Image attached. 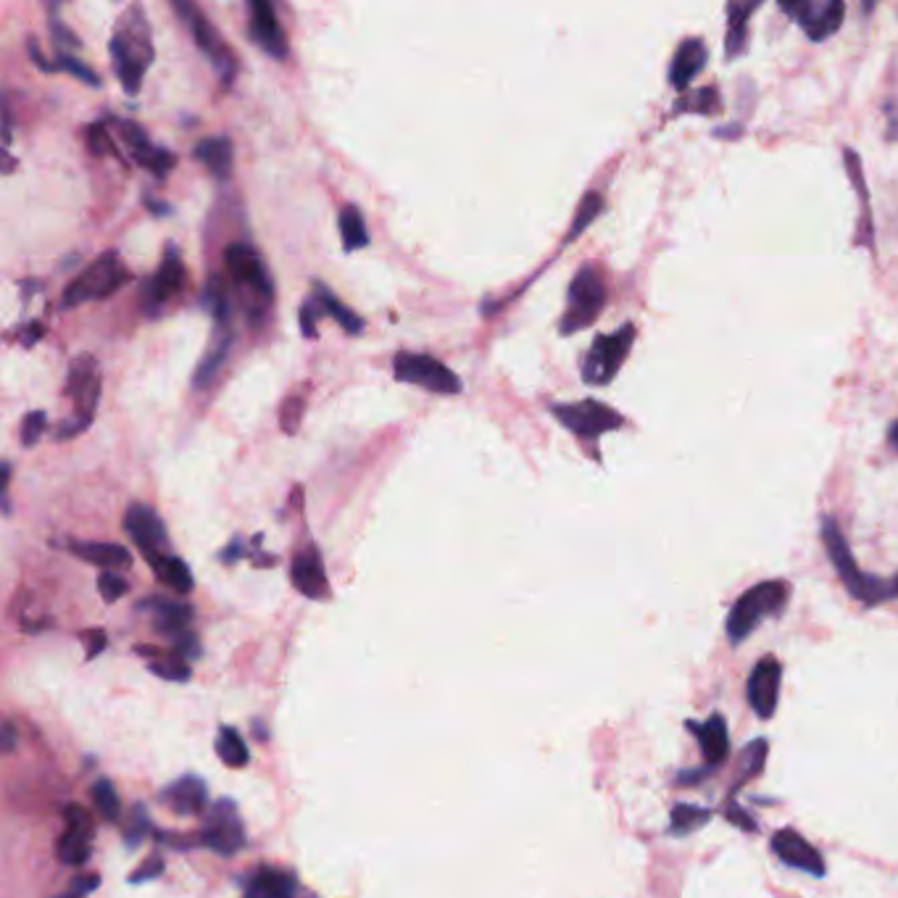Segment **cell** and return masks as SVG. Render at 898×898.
Wrapping results in <instances>:
<instances>
[{
	"label": "cell",
	"mask_w": 898,
	"mask_h": 898,
	"mask_svg": "<svg viewBox=\"0 0 898 898\" xmlns=\"http://www.w3.org/2000/svg\"><path fill=\"white\" fill-rule=\"evenodd\" d=\"M109 53L113 72L122 82L126 95H137L143 87V77L156 59L154 32H150L148 16L141 5H130L113 24V35L109 43Z\"/></svg>",
	"instance_id": "cell-1"
},
{
	"label": "cell",
	"mask_w": 898,
	"mask_h": 898,
	"mask_svg": "<svg viewBox=\"0 0 898 898\" xmlns=\"http://www.w3.org/2000/svg\"><path fill=\"white\" fill-rule=\"evenodd\" d=\"M822 543H825L827 556H830L833 567H836L838 578L844 580L846 591L853 598H859L867 606H875L898 596V574L890 580H883L875 578V574L862 572V567L853 559L849 543H846L844 533H840L838 522L830 520V517H825V522H822Z\"/></svg>",
	"instance_id": "cell-2"
},
{
	"label": "cell",
	"mask_w": 898,
	"mask_h": 898,
	"mask_svg": "<svg viewBox=\"0 0 898 898\" xmlns=\"http://www.w3.org/2000/svg\"><path fill=\"white\" fill-rule=\"evenodd\" d=\"M227 280L238 288L245 314L251 319H264L275 299V284L269 280V271L258 251L248 243H232L225 251Z\"/></svg>",
	"instance_id": "cell-3"
},
{
	"label": "cell",
	"mask_w": 898,
	"mask_h": 898,
	"mask_svg": "<svg viewBox=\"0 0 898 898\" xmlns=\"http://www.w3.org/2000/svg\"><path fill=\"white\" fill-rule=\"evenodd\" d=\"M63 390L72 398L74 420L63 422V425L56 429V440L74 438V435L85 433V429L93 425L95 409H98L100 393H104V375H100V364L95 362V356H90V353H80V356L72 359L66 375V388Z\"/></svg>",
	"instance_id": "cell-4"
},
{
	"label": "cell",
	"mask_w": 898,
	"mask_h": 898,
	"mask_svg": "<svg viewBox=\"0 0 898 898\" xmlns=\"http://www.w3.org/2000/svg\"><path fill=\"white\" fill-rule=\"evenodd\" d=\"M609 301V284L598 264H583L574 271L567 290V308L561 314V335H574L591 327Z\"/></svg>",
	"instance_id": "cell-5"
},
{
	"label": "cell",
	"mask_w": 898,
	"mask_h": 898,
	"mask_svg": "<svg viewBox=\"0 0 898 898\" xmlns=\"http://www.w3.org/2000/svg\"><path fill=\"white\" fill-rule=\"evenodd\" d=\"M788 596L790 587L788 583H782V580H764V583L749 587V591L736 600L730 615H727L725 628L730 641L738 646V643H743L745 638L762 624L764 617L780 615V611L786 609Z\"/></svg>",
	"instance_id": "cell-6"
},
{
	"label": "cell",
	"mask_w": 898,
	"mask_h": 898,
	"mask_svg": "<svg viewBox=\"0 0 898 898\" xmlns=\"http://www.w3.org/2000/svg\"><path fill=\"white\" fill-rule=\"evenodd\" d=\"M132 280V271L113 251L100 253L98 258L63 288L61 308H77L82 303L106 301Z\"/></svg>",
	"instance_id": "cell-7"
},
{
	"label": "cell",
	"mask_w": 898,
	"mask_h": 898,
	"mask_svg": "<svg viewBox=\"0 0 898 898\" xmlns=\"http://www.w3.org/2000/svg\"><path fill=\"white\" fill-rule=\"evenodd\" d=\"M635 325L628 321L611 335H598L593 345L587 348L583 362V379L587 385H609L619 375L624 359L630 356L635 343Z\"/></svg>",
	"instance_id": "cell-8"
},
{
	"label": "cell",
	"mask_w": 898,
	"mask_h": 898,
	"mask_svg": "<svg viewBox=\"0 0 898 898\" xmlns=\"http://www.w3.org/2000/svg\"><path fill=\"white\" fill-rule=\"evenodd\" d=\"M172 5L177 14L182 16V22L187 24V29L193 32V40H195V46L201 48V53L214 63V69L219 72L221 82H225V85H232L238 77V59H235V53L227 48V43L221 40L217 27L208 22L204 11H201L193 0H174Z\"/></svg>",
	"instance_id": "cell-9"
},
{
	"label": "cell",
	"mask_w": 898,
	"mask_h": 898,
	"mask_svg": "<svg viewBox=\"0 0 898 898\" xmlns=\"http://www.w3.org/2000/svg\"><path fill=\"white\" fill-rule=\"evenodd\" d=\"M393 375L398 383L416 385V388L427 390V393L459 396L461 390H464L461 388V379L457 372L448 369L446 364L438 362L435 356H429V353H396Z\"/></svg>",
	"instance_id": "cell-10"
},
{
	"label": "cell",
	"mask_w": 898,
	"mask_h": 898,
	"mask_svg": "<svg viewBox=\"0 0 898 898\" xmlns=\"http://www.w3.org/2000/svg\"><path fill=\"white\" fill-rule=\"evenodd\" d=\"M551 414L561 422V427L591 442L598 440L600 435L624 427V416L596 398H585L578 403H554Z\"/></svg>",
	"instance_id": "cell-11"
},
{
	"label": "cell",
	"mask_w": 898,
	"mask_h": 898,
	"mask_svg": "<svg viewBox=\"0 0 898 898\" xmlns=\"http://www.w3.org/2000/svg\"><path fill=\"white\" fill-rule=\"evenodd\" d=\"M201 844L219 857H232L245 846L243 820L230 799H221L208 809L204 827H201Z\"/></svg>",
	"instance_id": "cell-12"
},
{
	"label": "cell",
	"mask_w": 898,
	"mask_h": 898,
	"mask_svg": "<svg viewBox=\"0 0 898 898\" xmlns=\"http://www.w3.org/2000/svg\"><path fill=\"white\" fill-rule=\"evenodd\" d=\"M185 280H187L185 264H182V256L172 245V248H167V253H163V262H161V267L156 269V275L143 284V293H141L143 312L156 319V316L163 312V306L182 293Z\"/></svg>",
	"instance_id": "cell-13"
},
{
	"label": "cell",
	"mask_w": 898,
	"mask_h": 898,
	"mask_svg": "<svg viewBox=\"0 0 898 898\" xmlns=\"http://www.w3.org/2000/svg\"><path fill=\"white\" fill-rule=\"evenodd\" d=\"M124 530L126 535L132 537V543L141 548L145 561H150V565H156L158 559L169 556L167 527H163L161 517H158L150 506L132 503L124 514Z\"/></svg>",
	"instance_id": "cell-14"
},
{
	"label": "cell",
	"mask_w": 898,
	"mask_h": 898,
	"mask_svg": "<svg viewBox=\"0 0 898 898\" xmlns=\"http://www.w3.org/2000/svg\"><path fill=\"white\" fill-rule=\"evenodd\" d=\"M780 11L793 16L814 43L827 40L833 32H838L846 16V5L840 0H796V3L782 0Z\"/></svg>",
	"instance_id": "cell-15"
},
{
	"label": "cell",
	"mask_w": 898,
	"mask_h": 898,
	"mask_svg": "<svg viewBox=\"0 0 898 898\" xmlns=\"http://www.w3.org/2000/svg\"><path fill=\"white\" fill-rule=\"evenodd\" d=\"M113 124H117L119 137H122L126 154L132 156V161L141 163L143 169H148L156 180H167L169 172H172L177 163V156L172 154V150L158 148V145L150 143L148 132H145L141 124L126 122V119H113Z\"/></svg>",
	"instance_id": "cell-16"
},
{
	"label": "cell",
	"mask_w": 898,
	"mask_h": 898,
	"mask_svg": "<svg viewBox=\"0 0 898 898\" xmlns=\"http://www.w3.org/2000/svg\"><path fill=\"white\" fill-rule=\"evenodd\" d=\"M251 11V37L256 40V46L264 50V53L271 56V59L282 61L288 59V35H284L280 19L275 14V5H269L267 0H251L248 3Z\"/></svg>",
	"instance_id": "cell-17"
},
{
	"label": "cell",
	"mask_w": 898,
	"mask_h": 898,
	"mask_svg": "<svg viewBox=\"0 0 898 898\" xmlns=\"http://www.w3.org/2000/svg\"><path fill=\"white\" fill-rule=\"evenodd\" d=\"M782 669L775 656L759 659L749 678V704L756 712V717L769 719L777 709V695H780Z\"/></svg>",
	"instance_id": "cell-18"
},
{
	"label": "cell",
	"mask_w": 898,
	"mask_h": 898,
	"mask_svg": "<svg viewBox=\"0 0 898 898\" xmlns=\"http://www.w3.org/2000/svg\"><path fill=\"white\" fill-rule=\"evenodd\" d=\"M290 580H293L295 591L303 593L306 598L321 600L330 596L325 561H321V554L316 551V546H308L301 554H295L293 567H290Z\"/></svg>",
	"instance_id": "cell-19"
},
{
	"label": "cell",
	"mask_w": 898,
	"mask_h": 898,
	"mask_svg": "<svg viewBox=\"0 0 898 898\" xmlns=\"http://www.w3.org/2000/svg\"><path fill=\"white\" fill-rule=\"evenodd\" d=\"M773 849L777 857L782 859V862L790 864V867L796 870H804L809 875L814 877H822L825 875V862H822L820 851L814 849L809 840H804L796 830H790V827H782L780 833H775L773 836Z\"/></svg>",
	"instance_id": "cell-20"
},
{
	"label": "cell",
	"mask_w": 898,
	"mask_h": 898,
	"mask_svg": "<svg viewBox=\"0 0 898 898\" xmlns=\"http://www.w3.org/2000/svg\"><path fill=\"white\" fill-rule=\"evenodd\" d=\"M706 56H709V50H706L701 37H688V40H682L678 50H675L672 63H669V85L678 93L691 90V82L704 72Z\"/></svg>",
	"instance_id": "cell-21"
},
{
	"label": "cell",
	"mask_w": 898,
	"mask_h": 898,
	"mask_svg": "<svg viewBox=\"0 0 898 898\" xmlns=\"http://www.w3.org/2000/svg\"><path fill=\"white\" fill-rule=\"evenodd\" d=\"M161 801L172 809L174 814H180V817H190V814L206 812V806H208L206 782L195 775L180 777V780H174L172 786L163 788Z\"/></svg>",
	"instance_id": "cell-22"
},
{
	"label": "cell",
	"mask_w": 898,
	"mask_h": 898,
	"mask_svg": "<svg viewBox=\"0 0 898 898\" xmlns=\"http://www.w3.org/2000/svg\"><path fill=\"white\" fill-rule=\"evenodd\" d=\"M245 898H301V885L280 867H258L245 883Z\"/></svg>",
	"instance_id": "cell-23"
},
{
	"label": "cell",
	"mask_w": 898,
	"mask_h": 898,
	"mask_svg": "<svg viewBox=\"0 0 898 898\" xmlns=\"http://www.w3.org/2000/svg\"><path fill=\"white\" fill-rule=\"evenodd\" d=\"M145 609H150V617H154V628L161 632V635L172 638L177 641L180 635L190 632V622H193V609L187 604H180V600H167V598H150L145 600Z\"/></svg>",
	"instance_id": "cell-24"
},
{
	"label": "cell",
	"mask_w": 898,
	"mask_h": 898,
	"mask_svg": "<svg viewBox=\"0 0 898 898\" xmlns=\"http://www.w3.org/2000/svg\"><path fill=\"white\" fill-rule=\"evenodd\" d=\"M688 727L693 730V736L699 738L701 754H704L706 764L709 767H719V764L727 759V751H730V736H727V725L719 714H712L706 723H688Z\"/></svg>",
	"instance_id": "cell-25"
},
{
	"label": "cell",
	"mask_w": 898,
	"mask_h": 898,
	"mask_svg": "<svg viewBox=\"0 0 898 898\" xmlns=\"http://www.w3.org/2000/svg\"><path fill=\"white\" fill-rule=\"evenodd\" d=\"M193 156L198 158L201 163L211 172V177H217L219 182L230 180L232 177V161H235V148H232V141L227 135H214L204 137L198 145H195Z\"/></svg>",
	"instance_id": "cell-26"
},
{
	"label": "cell",
	"mask_w": 898,
	"mask_h": 898,
	"mask_svg": "<svg viewBox=\"0 0 898 898\" xmlns=\"http://www.w3.org/2000/svg\"><path fill=\"white\" fill-rule=\"evenodd\" d=\"M69 551L80 556L87 565L100 567L104 572H113V569H124L132 565V554L119 543H69Z\"/></svg>",
	"instance_id": "cell-27"
},
{
	"label": "cell",
	"mask_w": 898,
	"mask_h": 898,
	"mask_svg": "<svg viewBox=\"0 0 898 898\" xmlns=\"http://www.w3.org/2000/svg\"><path fill=\"white\" fill-rule=\"evenodd\" d=\"M762 9V3H730L727 5V35H725V56L736 59L745 50L749 43V19L754 11Z\"/></svg>",
	"instance_id": "cell-28"
},
{
	"label": "cell",
	"mask_w": 898,
	"mask_h": 898,
	"mask_svg": "<svg viewBox=\"0 0 898 898\" xmlns=\"http://www.w3.org/2000/svg\"><path fill=\"white\" fill-rule=\"evenodd\" d=\"M230 348H232V332L227 330V327H221V330H217V338L211 340V345H208V351L204 353V359H201L198 369H195V377H193L195 388L204 390L214 383V379H217L219 369L225 366L227 356H230Z\"/></svg>",
	"instance_id": "cell-29"
},
{
	"label": "cell",
	"mask_w": 898,
	"mask_h": 898,
	"mask_svg": "<svg viewBox=\"0 0 898 898\" xmlns=\"http://www.w3.org/2000/svg\"><path fill=\"white\" fill-rule=\"evenodd\" d=\"M29 56H32V61L37 63V69H40V72H48V74H56V72H66V74H72V77H77L80 82H85V85H90V87H100V77H98V72H93L90 66H87L85 61H80V59H74V56H59V59L56 61H48L46 56H40L37 53V46H35V40H29Z\"/></svg>",
	"instance_id": "cell-30"
},
{
	"label": "cell",
	"mask_w": 898,
	"mask_h": 898,
	"mask_svg": "<svg viewBox=\"0 0 898 898\" xmlns=\"http://www.w3.org/2000/svg\"><path fill=\"white\" fill-rule=\"evenodd\" d=\"M201 303L208 314L214 316V325L217 330L227 327V319H230L232 312V299H230V280L225 275H211L204 284V295H201Z\"/></svg>",
	"instance_id": "cell-31"
},
{
	"label": "cell",
	"mask_w": 898,
	"mask_h": 898,
	"mask_svg": "<svg viewBox=\"0 0 898 898\" xmlns=\"http://www.w3.org/2000/svg\"><path fill=\"white\" fill-rule=\"evenodd\" d=\"M312 295H314L316 301L321 303V308H325V314H330L332 319L338 321V325L343 327V330H345L348 335H362V332H364V319H362V316L353 312V308H348L345 303L340 301L338 295H335L325 282H314Z\"/></svg>",
	"instance_id": "cell-32"
},
{
	"label": "cell",
	"mask_w": 898,
	"mask_h": 898,
	"mask_svg": "<svg viewBox=\"0 0 898 898\" xmlns=\"http://www.w3.org/2000/svg\"><path fill=\"white\" fill-rule=\"evenodd\" d=\"M137 654L148 659V669L161 680H172V682H185L190 680V667L182 656L167 654V651L158 648H137Z\"/></svg>",
	"instance_id": "cell-33"
},
{
	"label": "cell",
	"mask_w": 898,
	"mask_h": 898,
	"mask_svg": "<svg viewBox=\"0 0 898 898\" xmlns=\"http://www.w3.org/2000/svg\"><path fill=\"white\" fill-rule=\"evenodd\" d=\"M150 567H154L156 578L161 580L167 587H172L174 593H180V596H185V593L193 591V572H190V567L180 559V556L169 554Z\"/></svg>",
	"instance_id": "cell-34"
},
{
	"label": "cell",
	"mask_w": 898,
	"mask_h": 898,
	"mask_svg": "<svg viewBox=\"0 0 898 898\" xmlns=\"http://www.w3.org/2000/svg\"><path fill=\"white\" fill-rule=\"evenodd\" d=\"M340 238H343V248L351 253V251H362L369 245V230H366V221H364V214L359 211L356 206H345L343 211H340Z\"/></svg>",
	"instance_id": "cell-35"
},
{
	"label": "cell",
	"mask_w": 898,
	"mask_h": 898,
	"mask_svg": "<svg viewBox=\"0 0 898 898\" xmlns=\"http://www.w3.org/2000/svg\"><path fill=\"white\" fill-rule=\"evenodd\" d=\"M217 754L227 767H245L251 762V751L245 745L243 736L230 725H221L219 736H217Z\"/></svg>",
	"instance_id": "cell-36"
},
{
	"label": "cell",
	"mask_w": 898,
	"mask_h": 898,
	"mask_svg": "<svg viewBox=\"0 0 898 898\" xmlns=\"http://www.w3.org/2000/svg\"><path fill=\"white\" fill-rule=\"evenodd\" d=\"M723 111V98H719L717 87H699V90L682 93L675 104V113H712Z\"/></svg>",
	"instance_id": "cell-37"
},
{
	"label": "cell",
	"mask_w": 898,
	"mask_h": 898,
	"mask_svg": "<svg viewBox=\"0 0 898 898\" xmlns=\"http://www.w3.org/2000/svg\"><path fill=\"white\" fill-rule=\"evenodd\" d=\"M90 844L93 836H85V833L77 830H66L59 838V844H56V857H59V862L69 864V867H80V864H85L87 859H90Z\"/></svg>",
	"instance_id": "cell-38"
},
{
	"label": "cell",
	"mask_w": 898,
	"mask_h": 898,
	"mask_svg": "<svg viewBox=\"0 0 898 898\" xmlns=\"http://www.w3.org/2000/svg\"><path fill=\"white\" fill-rule=\"evenodd\" d=\"M604 206H606L604 195L596 193V190H591V193H587L585 198L580 201L578 214H574L572 227H569V232H567V240H574V238L583 235L587 227H591L593 221H596V219L600 217V211H604Z\"/></svg>",
	"instance_id": "cell-39"
},
{
	"label": "cell",
	"mask_w": 898,
	"mask_h": 898,
	"mask_svg": "<svg viewBox=\"0 0 898 898\" xmlns=\"http://www.w3.org/2000/svg\"><path fill=\"white\" fill-rule=\"evenodd\" d=\"M764 762H767V741H754L751 745H745L741 762H738V780L732 790H738L749 780H754L764 769Z\"/></svg>",
	"instance_id": "cell-40"
},
{
	"label": "cell",
	"mask_w": 898,
	"mask_h": 898,
	"mask_svg": "<svg viewBox=\"0 0 898 898\" xmlns=\"http://www.w3.org/2000/svg\"><path fill=\"white\" fill-rule=\"evenodd\" d=\"M712 812L709 809L691 806V804H678L672 812V830L678 836H685V833H693L695 827H701L704 822H709Z\"/></svg>",
	"instance_id": "cell-41"
},
{
	"label": "cell",
	"mask_w": 898,
	"mask_h": 898,
	"mask_svg": "<svg viewBox=\"0 0 898 898\" xmlns=\"http://www.w3.org/2000/svg\"><path fill=\"white\" fill-rule=\"evenodd\" d=\"M93 804L98 809L100 814H104L106 820H117L119 812H122V804H119V796L117 790H113L111 780H98L93 786Z\"/></svg>",
	"instance_id": "cell-42"
},
{
	"label": "cell",
	"mask_w": 898,
	"mask_h": 898,
	"mask_svg": "<svg viewBox=\"0 0 898 898\" xmlns=\"http://www.w3.org/2000/svg\"><path fill=\"white\" fill-rule=\"evenodd\" d=\"M303 411H306V398L301 393H293L284 398L282 403V411H280V425H282V433L284 435H295L301 429V420H303Z\"/></svg>",
	"instance_id": "cell-43"
},
{
	"label": "cell",
	"mask_w": 898,
	"mask_h": 898,
	"mask_svg": "<svg viewBox=\"0 0 898 898\" xmlns=\"http://www.w3.org/2000/svg\"><path fill=\"white\" fill-rule=\"evenodd\" d=\"M321 314H325V308H321V303L314 299H306L301 303V308H299V325H301V332H303V338H308V340H314L316 335H319V319H321Z\"/></svg>",
	"instance_id": "cell-44"
},
{
	"label": "cell",
	"mask_w": 898,
	"mask_h": 898,
	"mask_svg": "<svg viewBox=\"0 0 898 898\" xmlns=\"http://www.w3.org/2000/svg\"><path fill=\"white\" fill-rule=\"evenodd\" d=\"M46 427H48L46 411H29V414L24 416V422H22V442H24V446H27V448L37 446V440L43 438Z\"/></svg>",
	"instance_id": "cell-45"
},
{
	"label": "cell",
	"mask_w": 898,
	"mask_h": 898,
	"mask_svg": "<svg viewBox=\"0 0 898 898\" xmlns=\"http://www.w3.org/2000/svg\"><path fill=\"white\" fill-rule=\"evenodd\" d=\"M87 145H90L93 156H119L117 145H113L109 130L104 124L87 126Z\"/></svg>",
	"instance_id": "cell-46"
},
{
	"label": "cell",
	"mask_w": 898,
	"mask_h": 898,
	"mask_svg": "<svg viewBox=\"0 0 898 898\" xmlns=\"http://www.w3.org/2000/svg\"><path fill=\"white\" fill-rule=\"evenodd\" d=\"M126 591H130V585H126V580L122 578V574H117V572H100V578H98V593H100V596H104V600H109V604H113V600L122 598Z\"/></svg>",
	"instance_id": "cell-47"
},
{
	"label": "cell",
	"mask_w": 898,
	"mask_h": 898,
	"mask_svg": "<svg viewBox=\"0 0 898 898\" xmlns=\"http://www.w3.org/2000/svg\"><path fill=\"white\" fill-rule=\"evenodd\" d=\"M63 820H66V830H77V833H85V836H95L93 817L82 806L69 804L66 812H63Z\"/></svg>",
	"instance_id": "cell-48"
},
{
	"label": "cell",
	"mask_w": 898,
	"mask_h": 898,
	"mask_svg": "<svg viewBox=\"0 0 898 898\" xmlns=\"http://www.w3.org/2000/svg\"><path fill=\"white\" fill-rule=\"evenodd\" d=\"M50 32H53V40L59 43V46H66V48H77L80 46L77 35H74V32L69 29L66 24H61L59 19H50Z\"/></svg>",
	"instance_id": "cell-49"
},
{
	"label": "cell",
	"mask_w": 898,
	"mask_h": 898,
	"mask_svg": "<svg viewBox=\"0 0 898 898\" xmlns=\"http://www.w3.org/2000/svg\"><path fill=\"white\" fill-rule=\"evenodd\" d=\"M145 833H148V820H145L143 809L137 806V809H135V822H132V825L126 827V844L137 846V844H141V838L145 836Z\"/></svg>",
	"instance_id": "cell-50"
},
{
	"label": "cell",
	"mask_w": 898,
	"mask_h": 898,
	"mask_svg": "<svg viewBox=\"0 0 898 898\" xmlns=\"http://www.w3.org/2000/svg\"><path fill=\"white\" fill-rule=\"evenodd\" d=\"M163 872V862L161 859H150V862H145L141 870H135V875L130 877L132 883H145V881H156L158 875Z\"/></svg>",
	"instance_id": "cell-51"
},
{
	"label": "cell",
	"mask_w": 898,
	"mask_h": 898,
	"mask_svg": "<svg viewBox=\"0 0 898 898\" xmlns=\"http://www.w3.org/2000/svg\"><path fill=\"white\" fill-rule=\"evenodd\" d=\"M82 638H87V641H90V651H87V659H95V656H98L100 651L106 648V632H104V630H87Z\"/></svg>",
	"instance_id": "cell-52"
},
{
	"label": "cell",
	"mask_w": 898,
	"mask_h": 898,
	"mask_svg": "<svg viewBox=\"0 0 898 898\" xmlns=\"http://www.w3.org/2000/svg\"><path fill=\"white\" fill-rule=\"evenodd\" d=\"M100 885V877L98 875H80L77 881L72 883V890L74 894H80L82 898H85L87 894H90V890H95Z\"/></svg>",
	"instance_id": "cell-53"
},
{
	"label": "cell",
	"mask_w": 898,
	"mask_h": 898,
	"mask_svg": "<svg viewBox=\"0 0 898 898\" xmlns=\"http://www.w3.org/2000/svg\"><path fill=\"white\" fill-rule=\"evenodd\" d=\"M143 204H145V208H148L150 214H154V217H169V214H172V206L163 204V201L150 198V195H145Z\"/></svg>",
	"instance_id": "cell-54"
},
{
	"label": "cell",
	"mask_w": 898,
	"mask_h": 898,
	"mask_svg": "<svg viewBox=\"0 0 898 898\" xmlns=\"http://www.w3.org/2000/svg\"><path fill=\"white\" fill-rule=\"evenodd\" d=\"M40 338H43V325H37V321H35V325L24 327V330H22V338H19V340H22V345H24V348H32V345H35L37 340H40Z\"/></svg>",
	"instance_id": "cell-55"
},
{
	"label": "cell",
	"mask_w": 898,
	"mask_h": 898,
	"mask_svg": "<svg viewBox=\"0 0 898 898\" xmlns=\"http://www.w3.org/2000/svg\"><path fill=\"white\" fill-rule=\"evenodd\" d=\"M3 749L14 751V727L11 725L3 727Z\"/></svg>",
	"instance_id": "cell-56"
},
{
	"label": "cell",
	"mask_w": 898,
	"mask_h": 898,
	"mask_svg": "<svg viewBox=\"0 0 898 898\" xmlns=\"http://www.w3.org/2000/svg\"><path fill=\"white\" fill-rule=\"evenodd\" d=\"M888 442L898 451V420H896L894 425H890V429H888Z\"/></svg>",
	"instance_id": "cell-57"
},
{
	"label": "cell",
	"mask_w": 898,
	"mask_h": 898,
	"mask_svg": "<svg viewBox=\"0 0 898 898\" xmlns=\"http://www.w3.org/2000/svg\"><path fill=\"white\" fill-rule=\"evenodd\" d=\"M59 898H82V896H80V894H74V890H69L66 896H59Z\"/></svg>",
	"instance_id": "cell-58"
}]
</instances>
